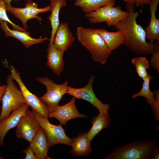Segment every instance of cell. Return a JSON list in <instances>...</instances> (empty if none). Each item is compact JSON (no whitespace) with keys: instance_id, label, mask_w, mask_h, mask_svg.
Here are the masks:
<instances>
[{"instance_id":"6da1fadb","label":"cell","mask_w":159,"mask_h":159,"mask_svg":"<svg viewBox=\"0 0 159 159\" xmlns=\"http://www.w3.org/2000/svg\"><path fill=\"white\" fill-rule=\"evenodd\" d=\"M134 4L126 3V7L129 14L114 27L124 33L125 40L123 44L134 53L139 54H152L155 50L159 42L151 44L147 42L144 30L137 24L136 19L138 15L135 12Z\"/></svg>"},{"instance_id":"7a4b0ae2","label":"cell","mask_w":159,"mask_h":159,"mask_svg":"<svg viewBox=\"0 0 159 159\" xmlns=\"http://www.w3.org/2000/svg\"><path fill=\"white\" fill-rule=\"evenodd\" d=\"M76 36L81 44L90 53L93 61L102 65L107 63L112 52L97 29L80 26L77 28Z\"/></svg>"},{"instance_id":"3957f363","label":"cell","mask_w":159,"mask_h":159,"mask_svg":"<svg viewBox=\"0 0 159 159\" xmlns=\"http://www.w3.org/2000/svg\"><path fill=\"white\" fill-rule=\"evenodd\" d=\"M155 141L141 140L116 147L105 159H151L156 147Z\"/></svg>"},{"instance_id":"277c9868","label":"cell","mask_w":159,"mask_h":159,"mask_svg":"<svg viewBox=\"0 0 159 159\" xmlns=\"http://www.w3.org/2000/svg\"><path fill=\"white\" fill-rule=\"evenodd\" d=\"M13 80L11 74H9L6 80V90L1 99L0 121L7 117L13 111L26 103L21 92Z\"/></svg>"},{"instance_id":"5b68a950","label":"cell","mask_w":159,"mask_h":159,"mask_svg":"<svg viewBox=\"0 0 159 159\" xmlns=\"http://www.w3.org/2000/svg\"><path fill=\"white\" fill-rule=\"evenodd\" d=\"M36 80L46 88V93L39 97L40 99L47 106L49 113L53 112L59 106L63 95L67 93L68 81L67 80L61 84H57L46 76L37 77Z\"/></svg>"},{"instance_id":"8992f818","label":"cell","mask_w":159,"mask_h":159,"mask_svg":"<svg viewBox=\"0 0 159 159\" xmlns=\"http://www.w3.org/2000/svg\"><path fill=\"white\" fill-rule=\"evenodd\" d=\"M108 4L89 13L85 14L88 21L92 24L106 22L109 26H115L129 15L128 11L122 10L120 6Z\"/></svg>"},{"instance_id":"52a82bcc","label":"cell","mask_w":159,"mask_h":159,"mask_svg":"<svg viewBox=\"0 0 159 159\" xmlns=\"http://www.w3.org/2000/svg\"><path fill=\"white\" fill-rule=\"evenodd\" d=\"M35 119L43 128L48 138L49 148L58 144H63L71 146L73 138L68 137L64 129L60 124L55 125L50 122L36 111H31Z\"/></svg>"},{"instance_id":"ba28073f","label":"cell","mask_w":159,"mask_h":159,"mask_svg":"<svg viewBox=\"0 0 159 159\" xmlns=\"http://www.w3.org/2000/svg\"><path fill=\"white\" fill-rule=\"evenodd\" d=\"M95 78L94 75H92L89 79L87 84L82 88H74L68 86L67 94L76 98L86 100L97 109L99 113L109 115V105L103 103L97 97L94 92L92 85Z\"/></svg>"},{"instance_id":"9c48e42d","label":"cell","mask_w":159,"mask_h":159,"mask_svg":"<svg viewBox=\"0 0 159 159\" xmlns=\"http://www.w3.org/2000/svg\"><path fill=\"white\" fill-rule=\"evenodd\" d=\"M11 75L14 80L18 83L26 103L45 118L49 119V112L45 105L35 95L30 92L22 80L20 73L13 66H10Z\"/></svg>"},{"instance_id":"30bf717a","label":"cell","mask_w":159,"mask_h":159,"mask_svg":"<svg viewBox=\"0 0 159 159\" xmlns=\"http://www.w3.org/2000/svg\"><path fill=\"white\" fill-rule=\"evenodd\" d=\"M24 8H17L12 6L11 4H6L7 11L21 21L24 28L26 30L28 28L27 21L33 18L37 19L40 22L42 20L41 17L37 16L38 14L51 11L49 5L42 8H38V5L32 0H28Z\"/></svg>"},{"instance_id":"8fae6325","label":"cell","mask_w":159,"mask_h":159,"mask_svg":"<svg viewBox=\"0 0 159 159\" xmlns=\"http://www.w3.org/2000/svg\"><path fill=\"white\" fill-rule=\"evenodd\" d=\"M15 133L18 138L28 141L29 143L41 126L28 109L20 119L16 126Z\"/></svg>"},{"instance_id":"7c38bea8","label":"cell","mask_w":159,"mask_h":159,"mask_svg":"<svg viewBox=\"0 0 159 159\" xmlns=\"http://www.w3.org/2000/svg\"><path fill=\"white\" fill-rule=\"evenodd\" d=\"M76 98L73 97L70 101L66 104L58 106L56 109L49 114L50 117L57 120L61 125L65 126L67 122L77 118H87V116L80 113L75 105Z\"/></svg>"},{"instance_id":"4fadbf2b","label":"cell","mask_w":159,"mask_h":159,"mask_svg":"<svg viewBox=\"0 0 159 159\" xmlns=\"http://www.w3.org/2000/svg\"><path fill=\"white\" fill-rule=\"evenodd\" d=\"M69 26L66 22H62L56 32L53 44L58 50L67 51L75 40L72 33L69 30Z\"/></svg>"},{"instance_id":"5bb4252c","label":"cell","mask_w":159,"mask_h":159,"mask_svg":"<svg viewBox=\"0 0 159 159\" xmlns=\"http://www.w3.org/2000/svg\"><path fill=\"white\" fill-rule=\"evenodd\" d=\"M29 106L25 103L13 111L7 117L0 121V147L3 146L5 136L11 129L16 127L20 118L25 115Z\"/></svg>"},{"instance_id":"9a60e30c","label":"cell","mask_w":159,"mask_h":159,"mask_svg":"<svg viewBox=\"0 0 159 159\" xmlns=\"http://www.w3.org/2000/svg\"><path fill=\"white\" fill-rule=\"evenodd\" d=\"M64 52L56 49L53 43L49 44L46 64L57 75H60L64 69L63 56Z\"/></svg>"},{"instance_id":"2e32d148","label":"cell","mask_w":159,"mask_h":159,"mask_svg":"<svg viewBox=\"0 0 159 159\" xmlns=\"http://www.w3.org/2000/svg\"><path fill=\"white\" fill-rule=\"evenodd\" d=\"M1 27L4 31L5 36L11 37L19 40L27 48L32 45L48 40L47 37L38 39L34 38L29 35V32H24L10 29L7 25V22L3 21L0 22Z\"/></svg>"},{"instance_id":"e0dca14e","label":"cell","mask_w":159,"mask_h":159,"mask_svg":"<svg viewBox=\"0 0 159 159\" xmlns=\"http://www.w3.org/2000/svg\"><path fill=\"white\" fill-rule=\"evenodd\" d=\"M29 145L37 159L50 158L48 155L49 147L47 136L42 127Z\"/></svg>"},{"instance_id":"ac0fdd59","label":"cell","mask_w":159,"mask_h":159,"mask_svg":"<svg viewBox=\"0 0 159 159\" xmlns=\"http://www.w3.org/2000/svg\"><path fill=\"white\" fill-rule=\"evenodd\" d=\"M159 0H152L150 4V19L148 25L144 29L146 38L148 39L149 43L154 44L155 40L159 42V19L156 16V11Z\"/></svg>"},{"instance_id":"d6986e66","label":"cell","mask_w":159,"mask_h":159,"mask_svg":"<svg viewBox=\"0 0 159 159\" xmlns=\"http://www.w3.org/2000/svg\"><path fill=\"white\" fill-rule=\"evenodd\" d=\"M66 0H50L51 14L48 19L52 28L49 44H52L56 32L60 25L59 14L61 9L67 6Z\"/></svg>"},{"instance_id":"ffe728a7","label":"cell","mask_w":159,"mask_h":159,"mask_svg":"<svg viewBox=\"0 0 159 159\" xmlns=\"http://www.w3.org/2000/svg\"><path fill=\"white\" fill-rule=\"evenodd\" d=\"M90 142L87 136V133H80L73 138L70 153L76 157L88 156L92 151Z\"/></svg>"},{"instance_id":"44dd1931","label":"cell","mask_w":159,"mask_h":159,"mask_svg":"<svg viewBox=\"0 0 159 159\" xmlns=\"http://www.w3.org/2000/svg\"><path fill=\"white\" fill-rule=\"evenodd\" d=\"M97 29L111 52L118 48L121 44H123L125 37L122 30H118L117 32H110L104 28Z\"/></svg>"},{"instance_id":"7402d4cb","label":"cell","mask_w":159,"mask_h":159,"mask_svg":"<svg viewBox=\"0 0 159 159\" xmlns=\"http://www.w3.org/2000/svg\"><path fill=\"white\" fill-rule=\"evenodd\" d=\"M91 123L92 126L87 133V136L90 141L102 130L109 126L111 120L109 115L99 113L93 118Z\"/></svg>"},{"instance_id":"603a6c76","label":"cell","mask_w":159,"mask_h":159,"mask_svg":"<svg viewBox=\"0 0 159 159\" xmlns=\"http://www.w3.org/2000/svg\"><path fill=\"white\" fill-rule=\"evenodd\" d=\"M116 0H75L74 5L80 8L85 14L95 11L108 4L115 5Z\"/></svg>"},{"instance_id":"cb8c5ba5","label":"cell","mask_w":159,"mask_h":159,"mask_svg":"<svg viewBox=\"0 0 159 159\" xmlns=\"http://www.w3.org/2000/svg\"><path fill=\"white\" fill-rule=\"evenodd\" d=\"M154 78L149 74L143 79L142 87L140 91L134 94L132 97V98L142 96L145 97L147 102L152 107L154 105L156 100L155 98L154 92H151L150 88V80Z\"/></svg>"},{"instance_id":"d4e9b609","label":"cell","mask_w":159,"mask_h":159,"mask_svg":"<svg viewBox=\"0 0 159 159\" xmlns=\"http://www.w3.org/2000/svg\"><path fill=\"white\" fill-rule=\"evenodd\" d=\"M131 62L135 66L138 77L143 79L148 74L147 69L150 65L147 58L144 57L134 58L132 59Z\"/></svg>"},{"instance_id":"484cf974","label":"cell","mask_w":159,"mask_h":159,"mask_svg":"<svg viewBox=\"0 0 159 159\" xmlns=\"http://www.w3.org/2000/svg\"><path fill=\"white\" fill-rule=\"evenodd\" d=\"M7 6L4 0H0V22L5 21L12 26L13 29L24 32H27L23 28L12 22L9 19L6 14Z\"/></svg>"},{"instance_id":"4316f807","label":"cell","mask_w":159,"mask_h":159,"mask_svg":"<svg viewBox=\"0 0 159 159\" xmlns=\"http://www.w3.org/2000/svg\"><path fill=\"white\" fill-rule=\"evenodd\" d=\"M150 63L152 67L155 69L158 73H159V44L152 54Z\"/></svg>"},{"instance_id":"83f0119b","label":"cell","mask_w":159,"mask_h":159,"mask_svg":"<svg viewBox=\"0 0 159 159\" xmlns=\"http://www.w3.org/2000/svg\"><path fill=\"white\" fill-rule=\"evenodd\" d=\"M155 102L152 107L153 116L156 120L159 119V90L157 89L153 91Z\"/></svg>"},{"instance_id":"f1b7e54d","label":"cell","mask_w":159,"mask_h":159,"mask_svg":"<svg viewBox=\"0 0 159 159\" xmlns=\"http://www.w3.org/2000/svg\"><path fill=\"white\" fill-rule=\"evenodd\" d=\"M22 152L26 154L25 159H37L29 144Z\"/></svg>"},{"instance_id":"f546056e","label":"cell","mask_w":159,"mask_h":159,"mask_svg":"<svg viewBox=\"0 0 159 159\" xmlns=\"http://www.w3.org/2000/svg\"><path fill=\"white\" fill-rule=\"evenodd\" d=\"M152 0H138L135 3V5L137 7L144 5H148L150 4Z\"/></svg>"},{"instance_id":"4dcf8cb0","label":"cell","mask_w":159,"mask_h":159,"mask_svg":"<svg viewBox=\"0 0 159 159\" xmlns=\"http://www.w3.org/2000/svg\"><path fill=\"white\" fill-rule=\"evenodd\" d=\"M159 158V147H156L154 150L151 159Z\"/></svg>"},{"instance_id":"1f68e13d","label":"cell","mask_w":159,"mask_h":159,"mask_svg":"<svg viewBox=\"0 0 159 159\" xmlns=\"http://www.w3.org/2000/svg\"><path fill=\"white\" fill-rule=\"evenodd\" d=\"M6 85H1L0 82V103L2 97L6 91Z\"/></svg>"},{"instance_id":"d6a6232c","label":"cell","mask_w":159,"mask_h":159,"mask_svg":"<svg viewBox=\"0 0 159 159\" xmlns=\"http://www.w3.org/2000/svg\"><path fill=\"white\" fill-rule=\"evenodd\" d=\"M125 1H126V3H132L134 4L135 3L138 1V0H123Z\"/></svg>"},{"instance_id":"836d02e7","label":"cell","mask_w":159,"mask_h":159,"mask_svg":"<svg viewBox=\"0 0 159 159\" xmlns=\"http://www.w3.org/2000/svg\"><path fill=\"white\" fill-rule=\"evenodd\" d=\"M4 2L6 4H11V2L12 0H4ZM25 1H27L28 0H24Z\"/></svg>"},{"instance_id":"e575fe53","label":"cell","mask_w":159,"mask_h":159,"mask_svg":"<svg viewBox=\"0 0 159 159\" xmlns=\"http://www.w3.org/2000/svg\"><path fill=\"white\" fill-rule=\"evenodd\" d=\"M3 158H4L3 157H2L1 156H0V159H3Z\"/></svg>"}]
</instances>
